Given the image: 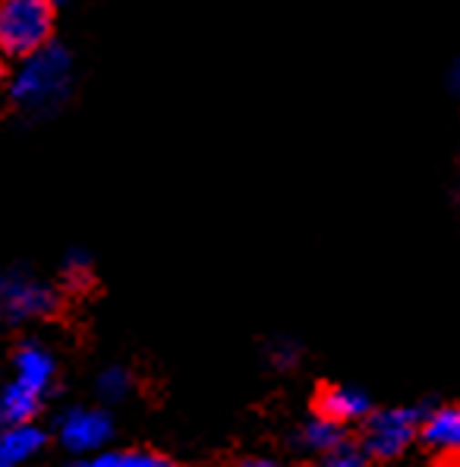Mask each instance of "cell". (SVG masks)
<instances>
[{
  "mask_svg": "<svg viewBox=\"0 0 460 467\" xmlns=\"http://www.w3.org/2000/svg\"><path fill=\"white\" fill-rule=\"evenodd\" d=\"M73 86V57L64 45H47L26 57L13 73L10 95L26 114H51L64 105Z\"/></svg>",
  "mask_w": 460,
  "mask_h": 467,
  "instance_id": "1",
  "label": "cell"
},
{
  "mask_svg": "<svg viewBox=\"0 0 460 467\" xmlns=\"http://www.w3.org/2000/svg\"><path fill=\"white\" fill-rule=\"evenodd\" d=\"M54 6L45 0H6L0 4V54L32 57L51 45Z\"/></svg>",
  "mask_w": 460,
  "mask_h": 467,
  "instance_id": "2",
  "label": "cell"
},
{
  "mask_svg": "<svg viewBox=\"0 0 460 467\" xmlns=\"http://www.w3.org/2000/svg\"><path fill=\"white\" fill-rule=\"evenodd\" d=\"M423 417V408L373 410L363 420V458H373V462H394V458H401L410 449V442L420 436Z\"/></svg>",
  "mask_w": 460,
  "mask_h": 467,
  "instance_id": "3",
  "label": "cell"
},
{
  "mask_svg": "<svg viewBox=\"0 0 460 467\" xmlns=\"http://www.w3.org/2000/svg\"><path fill=\"white\" fill-rule=\"evenodd\" d=\"M54 310H57V291L47 281L23 269L0 272V322L23 326L45 319Z\"/></svg>",
  "mask_w": 460,
  "mask_h": 467,
  "instance_id": "4",
  "label": "cell"
},
{
  "mask_svg": "<svg viewBox=\"0 0 460 467\" xmlns=\"http://www.w3.org/2000/svg\"><path fill=\"white\" fill-rule=\"evenodd\" d=\"M111 432H114L111 417L95 408H73L57 423V436L64 442V449L86 458L105 451V445L111 442Z\"/></svg>",
  "mask_w": 460,
  "mask_h": 467,
  "instance_id": "5",
  "label": "cell"
},
{
  "mask_svg": "<svg viewBox=\"0 0 460 467\" xmlns=\"http://www.w3.org/2000/svg\"><path fill=\"white\" fill-rule=\"evenodd\" d=\"M369 414H373V401H369V395L363 389H356V386H328V389H322L319 417H325V420L344 427V423L366 420Z\"/></svg>",
  "mask_w": 460,
  "mask_h": 467,
  "instance_id": "6",
  "label": "cell"
},
{
  "mask_svg": "<svg viewBox=\"0 0 460 467\" xmlns=\"http://www.w3.org/2000/svg\"><path fill=\"white\" fill-rule=\"evenodd\" d=\"M54 373H57V367H54V357L51 350H45L36 341H26L23 348L16 350V386L29 389L32 395H45L47 389H51L54 382Z\"/></svg>",
  "mask_w": 460,
  "mask_h": 467,
  "instance_id": "7",
  "label": "cell"
},
{
  "mask_svg": "<svg viewBox=\"0 0 460 467\" xmlns=\"http://www.w3.org/2000/svg\"><path fill=\"white\" fill-rule=\"evenodd\" d=\"M47 436L38 423H19V427L0 430V467H26L45 449Z\"/></svg>",
  "mask_w": 460,
  "mask_h": 467,
  "instance_id": "8",
  "label": "cell"
},
{
  "mask_svg": "<svg viewBox=\"0 0 460 467\" xmlns=\"http://www.w3.org/2000/svg\"><path fill=\"white\" fill-rule=\"evenodd\" d=\"M420 439L425 449L460 455V408H435L425 410L420 423Z\"/></svg>",
  "mask_w": 460,
  "mask_h": 467,
  "instance_id": "9",
  "label": "cell"
},
{
  "mask_svg": "<svg viewBox=\"0 0 460 467\" xmlns=\"http://www.w3.org/2000/svg\"><path fill=\"white\" fill-rule=\"evenodd\" d=\"M300 445H303L306 451H312V455H334V451L344 449V427H338V423L325 420V417H312V420L303 423V430H300Z\"/></svg>",
  "mask_w": 460,
  "mask_h": 467,
  "instance_id": "10",
  "label": "cell"
},
{
  "mask_svg": "<svg viewBox=\"0 0 460 467\" xmlns=\"http://www.w3.org/2000/svg\"><path fill=\"white\" fill-rule=\"evenodd\" d=\"M38 395H32L29 389L10 382L4 391H0V414H4L6 427H19V423H36L38 414Z\"/></svg>",
  "mask_w": 460,
  "mask_h": 467,
  "instance_id": "11",
  "label": "cell"
},
{
  "mask_svg": "<svg viewBox=\"0 0 460 467\" xmlns=\"http://www.w3.org/2000/svg\"><path fill=\"white\" fill-rule=\"evenodd\" d=\"M77 467H174L168 458L155 451H98L92 458H82Z\"/></svg>",
  "mask_w": 460,
  "mask_h": 467,
  "instance_id": "12",
  "label": "cell"
},
{
  "mask_svg": "<svg viewBox=\"0 0 460 467\" xmlns=\"http://www.w3.org/2000/svg\"><path fill=\"white\" fill-rule=\"evenodd\" d=\"M133 391V376L127 373V367H107L98 376V395L105 401H123Z\"/></svg>",
  "mask_w": 460,
  "mask_h": 467,
  "instance_id": "13",
  "label": "cell"
},
{
  "mask_svg": "<svg viewBox=\"0 0 460 467\" xmlns=\"http://www.w3.org/2000/svg\"><path fill=\"white\" fill-rule=\"evenodd\" d=\"M60 272H64V281L73 287V291H82V287L92 285V259H88V253H82V250L66 253L64 269Z\"/></svg>",
  "mask_w": 460,
  "mask_h": 467,
  "instance_id": "14",
  "label": "cell"
},
{
  "mask_svg": "<svg viewBox=\"0 0 460 467\" xmlns=\"http://www.w3.org/2000/svg\"><path fill=\"white\" fill-rule=\"evenodd\" d=\"M300 360V348L293 341H274L271 345V363L278 369H291Z\"/></svg>",
  "mask_w": 460,
  "mask_h": 467,
  "instance_id": "15",
  "label": "cell"
},
{
  "mask_svg": "<svg viewBox=\"0 0 460 467\" xmlns=\"http://www.w3.org/2000/svg\"><path fill=\"white\" fill-rule=\"evenodd\" d=\"M322 467H369V464H366V458H363L360 451L341 449V451H334V455H328Z\"/></svg>",
  "mask_w": 460,
  "mask_h": 467,
  "instance_id": "16",
  "label": "cell"
},
{
  "mask_svg": "<svg viewBox=\"0 0 460 467\" xmlns=\"http://www.w3.org/2000/svg\"><path fill=\"white\" fill-rule=\"evenodd\" d=\"M240 467H287V464L278 462V458H269V455H252V458H246Z\"/></svg>",
  "mask_w": 460,
  "mask_h": 467,
  "instance_id": "17",
  "label": "cell"
},
{
  "mask_svg": "<svg viewBox=\"0 0 460 467\" xmlns=\"http://www.w3.org/2000/svg\"><path fill=\"white\" fill-rule=\"evenodd\" d=\"M448 86H451V92H455V99H460V60L455 67H451V73H448Z\"/></svg>",
  "mask_w": 460,
  "mask_h": 467,
  "instance_id": "18",
  "label": "cell"
},
{
  "mask_svg": "<svg viewBox=\"0 0 460 467\" xmlns=\"http://www.w3.org/2000/svg\"><path fill=\"white\" fill-rule=\"evenodd\" d=\"M0 430H6V420H4V414H0Z\"/></svg>",
  "mask_w": 460,
  "mask_h": 467,
  "instance_id": "19",
  "label": "cell"
},
{
  "mask_svg": "<svg viewBox=\"0 0 460 467\" xmlns=\"http://www.w3.org/2000/svg\"><path fill=\"white\" fill-rule=\"evenodd\" d=\"M455 467H460V458H457V464H455Z\"/></svg>",
  "mask_w": 460,
  "mask_h": 467,
  "instance_id": "20",
  "label": "cell"
}]
</instances>
